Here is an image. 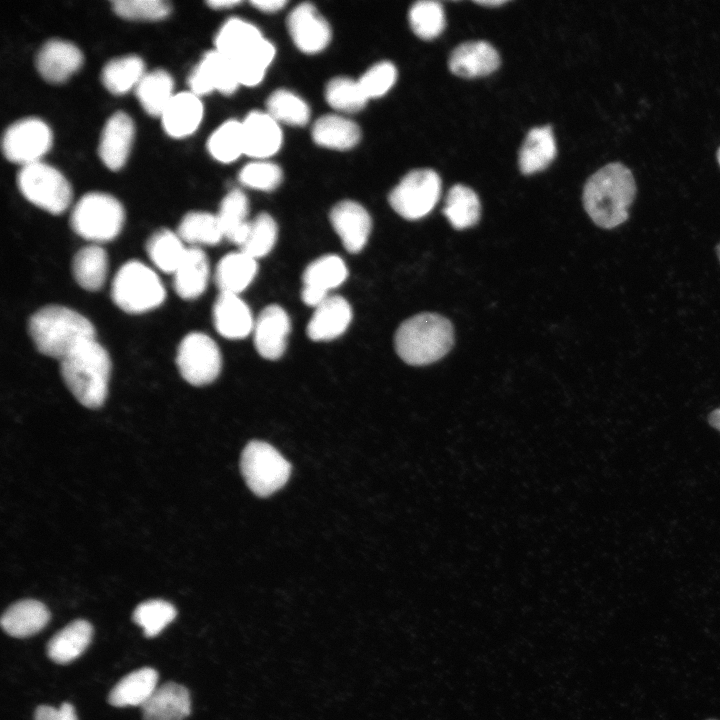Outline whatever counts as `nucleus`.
<instances>
[{
  "instance_id": "nucleus-1",
  "label": "nucleus",
  "mask_w": 720,
  "mask_h": 720,
  "mask_svg": "<svg viewBox=\"0 0 720 720\" xmlns=\"http://www.w3.org/2000/svg\"><path fill=\"white\" fill-rule=\"evenodd\" d=\"M636 194L631 171L622 163H609L586 181L583 205L592 221L604 229L624 223Z\"/></svg>"
},
{
  "instance_id": "nucleus-2",
  "label": "nucleus",
  "mask_w": 720,
  "mask_h": 720,
  "mask_svg": "<svg viewBox=\"0 0 720 720\" xmlns=\"http://www.w3.org/2000/svg\"><path fill=\"white\" fill-rule=\"evenodd\" d=\"M216 51L233 65L240 85L255 86L264 78L275 57V48L253 24L227 20L215 38Z\"/></svg>"
},
{
  "instance_id": "nucleus-3",
  "label": "nucleus",
  "mask_w": 720,
  "mask_h": 720,
  "mask_svg": "<svg viewBox=\"0 0 720 720\" xmlns=\"http://www.w3.org/2000/svg\"><path fill=\"white\" fill-rule=\"evenodd\" d=\"M28 332L41 354L59 360L81 344L95 339V329L88 318L59 305L36 311L29 319Z\"/></svg>"
},
{
  "instance_id": "nucleus-4",
  "label": "nucleus",
  "mask_w": 720,
  "mask_h": 720,
  "mask_svg": "<svg viewBox=\"0 0 720 720\" xmlns=\"http://www.w3.org/2000/svg\"><path fill=\"white\" fill-rule=\"evenodd\" d=\"M110 372V356L96 339L81 344L60 360L65 385L79 403L90 409L105 402Z\"/></svg>"
},
{
  "instance_id": "nucleus-5",
  "label": "nucleus",
  "mask_w": 720,
  "mask_h": 720,
  "mask_svg": "<svg viewBox=\"0 0 720 720\" xmlns=\"http://www.w3.org/2000/svg\"><path fill=\"white\" fill-rule=\"evenodd\" d=\"M394 343L397 354L407 364L428 365L451 350L454 343L453 326L439 314H417L399 326Z\"/></svg>"
},
{
  "instance_id": "nucleus-6",
  "label": "nucleus",
  "mask_w": 720,
  "mask_h": 720,
  "mask_svg": "<svg viewBox=\"0 0 720 720\" xmlns=\"http://www.w3.org/2000/svg\"><path fill=\"white\" fill-rule=\"evenodd\" d=\"M164 286L145 264L128 261L117 271L111 290L114 303L126 313H143L159 307L165 299Z\"/></svg>"
},
{
  "instance_id": "nucleus-7",
  "label": "nucleus",
  "mask_w": 720,
  "mask_h": 720,
  "mask_svg": "<svg viewBox=\"0 0 720 720\" xmlns=\"http://www.w3.org/2000/svg\"><path fill=\"white\" fill-rule=\"evenodd\" d=\"M125 213L121 203L106 193L92 192L75 204L70 224L76 234L93 242H106L120 233Z\"/></svg>"
},
{
  "instance_id": "nucleus-8",
  "label": "nucleus",
  "mask_w": 720,
  "mask_h": 720,
  "mask_svg": "<svg viewBox=\"0 0 720 720\" xmlns=\"http://www.w3.org/2000/svg\"><path fill=\"white\" fill-rule=\"evenodd\" d=\"M16 181L29 202L51 214L62 213L71 202L69 182L56 168L43 162L22 166Z\"/></svg>"
},
{
  "instance_id": "nucleus-9",
  "label": "nucleus",
  "mask_w": 720,
  "mask_h": 720,
  "mask_svg": "<svg viewBox=\"0 0 720 720\" xmlns=\"http://www.w3.org/2000/svg\"><path fill=\"white\" fill-rule=\"evenodd\" d=\"M240 464L248 487L261 497L279 490L291 473L290 463L274 447L261 441L246 445Z\"/></svg>"
},
{
  "instance_id": "nucleus-10",
  "label": "nucleus",
  "mask_w": 720,
  "mask_h": 720,
  "mask_svg": "<svg viewBox=\"0 0 720 720\" xmlns=\"http://www.w3.org/2000/svg\"><path fill=\"white\" fill-rule=\"evenodd\" d=\"M440 191L441 180L436 172L430 169L413 170L390 192L388 200L400 216L417 220L434 208Z\"/></svg>"
},
{
  "instance_id": "nucleus-11",
  "label": "nucleus",
  "mask_w": 720,
  "mask_h": 720,
  "mask_svg": "<svg viewBox=\"0 0 720 720\" xmlns=\"http://www.w3.org/2000/svg\"><path fill=\"white\" fill-rule=\"evenodd\" d=\"M176 363L183 379L191 385L203 386L218 377L222 359L211 337L201 332H192L181 340Z\"/></svg>"
},
{
  "instance_id": "nucleus-12",
  "label": "nucleus",
  "mask_w": 720,
  "mask_h": 720,
  "mask_svg": "<svg viewBox=\"0 0 720 720\" xmlns=\"http://www.w3.org/2000/svg\"><path fill=\"white\" fill-rule=\"evenodd\" d=\"M51 144L52 133L47 124L41 119L30 117L6 128L1 148L7 160L24 166L38 162Z\"/></svg>"
},
{
  "instance_id": "nucleus-13",
  "label": "nucleus",
  "mask_w": 720,
  "mask_h": 720,
  "mask_svg": "<svg viewBox=\"0 0 720 720\" xmlns=\"http://www.w3.org/2000/svg\"><path fill=\"white\" fill-rule=\"evenodd\" d=\"M287 27L296 47L306 54L321 52L331 40L328 22L310 2L300 3L291 10Z\"/></svg>"
},
{
  "instance_id": "nucleus-14",
  "label": "nucleus",
  "mask_w": 720,
  "mask_h": 720,
  "mask_svg": "<svg viewBox=\"0 0 720 720\" xmlns=\"http://www.w3.org/2000/svg\"><path fill=\"white\" fill-rule=\"evenodd\" d=\"M191 92L197 96L219 91L232 94L239 81L232 63L216 50L207 52L188 78Z\"/></svg>"
},
{
  "instance_id": "nucleus-15",
  "label": "nucleus",
  "mask_w": 720,
  "mask_h": 720,
  "mask_svg": "<svg viewBox=\"0 0 720 720\" xmlns=\"http://www.w3.org/2000/svg\"><path fill=\"white\" fill-rule=\"evenodd\" d=\"M348 275L345 262L337 255H325L310 263L303 273L302 300L316 307L328 292L341 285Z\"/></svg>"
},
{
  "instance_id": "nucleus-16",
  "label": "nucleus",
  "mask_w": 720,
  "mask_h": 720,
  "mask_svg": "<svg viewBox=\"0 0 720 720\" xmlns=\"http://www.w3.org/2000/svg\"><path fill=\"white\" fill-rule=\"evenodd\" d=\"M330 222L350 253L360 252L369 238L372 221L369 213L359 203L344 200L330 211Z\"/></svg>"
},
{
  "instance_id": "nucleus-17",
  "label": "nucleus",
  "mask_w": 720,
  "mask_h": 720,
  "mask_svg": "<svg viewBox=\"0 0 720 720\" xmlns=\"http://www.w3.org/2000/svg\"><path fill=\"white\" fill-rule=\"evenodd\" d=\"M244 154L264 160L276 154L282 145L279 123L267 112L252 111L241 122Z\"/></svg>"
},
{
  "instance_id": "nucleus-18",
  "label": "nucleus",
  "mask_w": 720,
  "mask_h": 720,
  "mask_svg": "<svg viewBox=\"0 0 720 720\" xmlns=\"http://www.w3.org/2000/svg\"><path fill=\"white\" fill-rule=\"evenodd\" d=\"M254 344L258 353L266 359L280 358L290 332V320L285 310L278 305L264 308L253 327Z\"/></svg>"
},
{
  "instance_id": "nucleus-19",
  "label": "nucleus",
  "mask_w": 720,
  "mask_h": 720,
  "mask_svg": "<svg viewBox=\"0 0 720 720\" xmlns=\"http://www.w3.org/2000/svg\"><path fill=\"white\" fill-rule=\"evenodd\" d=\"M83 61V55L74 44L52 39L45 42L36 56V68L48 82L61 83L76 72Z\"/></svg>"
},
{
  "instance_id": "nucleus-20",
  "label": "nucleus",
  "mask_w": 720,
  "mask_h": 720,
  "mask_svg": "<svg viewBox=\"0 0 720 720\" xmlns=\"http://www.w3.org/2000/svg\"><path fill=\"white\" fill-rule=\"evenodd\" d=\"M134 136L132 119L123 111H117L106 121L98 146L102 162L111 170L123 167L129 155Z\"/></svg>"
},
{
  "instance_id": "nucleus-21",
  "label": "nucleus",
  "mask_w": 720,
  "mask_h": 720,
  "mask_svg": "<svg viewBox=\"0 0 720 720\" xmlns=\"http://www.w3.org/2000/svg\"><path fill=\"white\" fill-rule=\"evenodd\" d=\"M349 303L341 296H328L315 307L307 325V335L314 341H329L345 332L351 322Z\"/></svg>"
},
{
  "instance_id": "nucleus-22",
  "label": "nucleus",
  "mask_w": 720,
  "mask_h": 720,
  "mask_svg": "<svg viewBox=\"0 0 720 720\" xmlns=\"http://www.w3.org/2000/svg\"><path fill=\"white\" fill-rule=\"evenodd\" d=\"M499 64L498 52L485 41L462 43L453 50L449 58L451 72L463 78L488 75L496 70Z\"/></svg>"
},
{
  "instance_id": "nucleus-23",
  "label": "nucleus",
  "mask_w": 720,
  "mask_h": 720,
  "mask_svg": "<svg viewBox=\"0 0 720 720\" xmlns=\"http://www.w3.org/2000/svg\"><path fill=\"white\" fill-rule=\"evenodd\" d=\"M202 117V102L199 96L191 91L174 94L161 115L164 130L174 138L192 134L201 123Z\"/></svg>"
},
{
  "instance_id": "nucleus-24",
  "label": "nucleus",
  "mask_w": 720,
  "mask_h": 720,
  "mask_svg": "<svg viewBox=\"0 0 720 720\" xmlns=\"http://www.w3.org/2000/svg\"><path fill=\"white\" fill-rule=\"evenodd\" d=\"M141 709L144 720H184L191 711L190 695L184 686L168 682L157 687Z\"/></svg>"
},
{
  "instance_id": "nucleus-25",
  "label": "nucleus",
  "mask_w": 720,
  "mask_h": 720,
  "mask_svg": "<svg viewBox=\"0 0 720 720\" xmlns=\"http://www.w3.org/2000/svg\"><path fill=\"white\" fill-rule=\"evenodd\" d=\"M216 330L228 339H242L254 327L250 309L238 295L220 293L213 307Z\"/></svg>"
},
{
  "instance_id": "nucleus-26",
  "label": "nucleus",
  "mask_w": 720,
  "mask_h": 720,
  "mask_svg": "<svg viewBox=\"0 0 720 720\" xmlns=\"http://www.w3.org/2000/svg\"><path fill=\"white\" fill-rule=\"evenodd\" d=\"M173 275V286L179 297L184 300L199 297L205 291L209 278V263L204 251L198 247L187 248Z\"/></svg>"
},
{
  "instance_id": "nucleus-27",
  "label": "nucleus",
  "mask_w": 720,
  "mask_h": 720,
  "mask_svg": "<svg viewBox=\"0 0 720 720\" xmlns=\"http://www.w3.org/2000/svg\"><path fill=\"white\" fill-rule=\"evenodd\" d=\"M46 606L34 599L12 604L2 615L1 626L10 636L25 638L40 632L49 622Z\"/></svg>"
},
{
  "instance_id": "nucleus-28",
  "label": "nucleus",
  "mask_w": 720,
  "mask_h": 720,
  "mask_svg": "<svg viewBox=\"0 0 720 720\" xmlns=\"http://www.w3.org/2000/svg\"><path fill=\"white\" fill-rule=\"evenodd\" d=\"M93 628L82 619L58 631L47 644V655L55 663L67 664L78 658L91 642Z\"/></svg>"
},
{
  "instance_id": "nucleus-29",
  "label": "nucleus",
  "mask_w": 720,
  "mask_h": 720,
  "mask_svg": "<svg viewBox=\"0 0 720 720\" xmlns=\"http://www.w3.org/2000/svg\"><path fill=\"white\" fill-rule=\"evenodd\" d=\"M158 673L150 667L135 670L111 689L108 701L115 707L142 706L157 688Z\"/></svg>"
},
{
  "instance_id": "nucleus-30",
  "label": "nucleus",
  "mask_w": 720,
  "mask_h": 720,
  "mask_svg": "<svg viewBox=\"0 0 720 720\" xmlns=\"http://www.w3.org/2000/svg\"><path fill=\"white\" fill-rule=\"evenodd\" d=\"M257 273L256 259L242 251L225 255L215 270V283L220 293L238 295L253 281Z\"/></svg>"
},
{
  "instance_id": "nucleus-31",
  "label": "nucleus",
  "mask_w": 720,
  "mask_h": 720,
  "mask_svg": "<svg viewBox=\"0 0 720 720\" xmlns=\"http://www.w3.org/2000/svg\"><path fill=\"white\" fill-rule=\"evenodd\" d=\"M312 138L319 146L333 150L353 148L361 138L359 126L339 115H324L316 120Z\"/></svg>"
},
{
  "instance_id": "nucleus-32",
  "label": "nucleus",
  "mask_w": 720,
  "mask_h": 720,
  "mask_svg": "<svg viewBox=\"0 0 720 720\" xmlns=\"http://www.w3.org/2000/svg\"><path fill=\"white\" fill-rule=\"evenodd\" d=\"M556 155V142L550 126L531 129L519 152V168L523 174L545 169Z\"/></svg>"
},
{
  "instance_id": "nucleus-33",
  "label": "nucleus",
  "mask_w": 720,
  "mask_h": 720,
  "mask_svg": "<svg viewBox=\"0 0 720 720\" xmlns=\"http://www.w3.org/2000/svg\"><path fill=\"white\" fill-rule=\"evenodd\" d=\"M108 257L106 251L95 244L81 248L72 260L75 281L88 291L99 290L107 276Z\"/></svg>"
},
{
  "instance_id": "nucleus-34",
  "label": "nucleus",
  "mask_w": 720,
  "mask_h": 720,
  "mask_svg": "<svg viewBox=\"0 0 720 720\" xmlns=\"http://www.w3.org/2000/svg\"><path fill=\"white\" fill-rule=\"evenodd\" d=\"M142 108L152 116H161L173 97V79L162 69L147 72L135 87Z\"/></svg>"
},
{
  "instance_id": "nucleus-35",
  "label": "nucleus",
  "mask_w": 720,
  "mask_h": 720,
  "mask_svg": "<svg viewBox=\"0 0 720 720\" xmlns=\"http://www.w3.org/2000/svg\"><path fill=\"white\" fill-rule=\"evenodd\" d=\"M248 199L239 189L229 191L220 204L217 215L224 237L240 246L249 228Z\"/></svg>"
},
{
  "instance_id": "nucleus-36",
  "label": "nucleus",
  "mask_w": 720,
  "mask_h": 720,
  "mask_svg": "<svg viewBox=\"0 0 720 720\" xmlns=\"http://www.w3.org/2000/svg\"><path fill=\"white\" fill-rule=\"evenodd\" d=\"M144 74L143 60L137 55H127L107 62L101 80L110 93L120 95L136 87Z\"/></svg>"
},
{
  "instance_id": "nucleus-37",
  "label": "nucleus",
  "mask_w": 720,
  "mask_h": 720,
  "mask_svg": "<svg viewBox=\"0 0 720 720\" xmlns=\"http://www.w3.org/2000/svg\"><path fill=\"white\" fill-rule=\"evenodd\" d=\"M443 214L457 230L474 226L480 217L478 196L466 186H453L447 194Z\"/></svg>"
},
{
  "instance_id": "nucleus-38",
  "label": "nucleus",
  "mask_w": 720,
  "mask_h": 720,
  "mask_svg": "<svg viewBox=\"0 0 720 720\" xmlns=\"http://www.w3.org/2000/svg\"><path fill=\"white\" fill-rule=\"evenodd\" d=\"M187 248L178 234L168 229L154 232L146 242V251L155 266L165 273H174Z\"/></svg>"
},
{
  "instance_id": "nucleus-39",
  "label": "nucleus",
  "mask_w": 720,
  "mask_h": 720,
  "mask_svg": "<svg viewBox=\"0 0 720 720\" xmlns=\"http://www.w3.org/2000/svg\"><path fill=\"white\" fill-rule=\"evenodd\" d=\"M178 236L189 244L216 245L224 237L217 215L193 211L179 223Z\"/></svg>"
},
{
  "instance_id": "nucleus-40",
  "label": "nucleus",
  "mask_w": 720,
  "mask_h": 720,
  "mask_svg": "<svg viewBox=\"0 0 720 720\" xmlns=\"http://www.w3.org/2000/svg\"><path fill=\"white\" fill-rule=\"evenodd\" d=\"M267 113L278 123L282 122L292 126H303L310 118V109L307 103L295 93L278 89L267 99Z\"/></svg>"
},
{
  "instance_id": "nucleus-41",
  "label": "nucleus",
  "mask_w": 720,
  "mask_h": 720,
  "mask_svg": "<svg viewBox=\"0 0 720 720\" xmlns=\"http://www.w3.org/2000/svg\"><path fill=\"white\" fill-rule=\"evenodd\" d=\"M207 147L212 157L222 163H231L244 154L241 122L228 120L210 136Z\"/></svg>"
},
{
  "instance_id": "nucleus-42",
  "label": "nucleus",
  "mask_w": 720,
  "mask_h": 720,
  "mask_svg": "<svg viewBox=\"0 0 720 720\" xmlns=\"http://www.w3.org/2000/svg\"><path fill=\"white\" fill-rule=\"evenodd\" d=\"M325 99L333 109L348 113L362 110L368 101L358 80L344 76L335 77L327 83Z\"/></svg>"
},
{
  "instance_id": "nucleus-43",
  "label": "nucleus",
  "mask_w": 720,
  "mask_h": 720,
  "mask_svg": "<svg viewBox=\"0 0 720 720\" xmlns=\"http://www.w3.org/2000/svg\"><path fill=\"white\" fill-rule=\"evenodd\" d=\"M277 239V225L268 213L262 212L250 221L248 232L240 244V251L254 259L267 255Z\"/></svg>"
},
{
  "instance_id": "nucleus-44",
  "label": "nucleus",
  "mask_w": 720,
  "mask_h": 720,
  "mask_svg": "<svg viewBox=\"0 0 720 720\" xmlns=\"http://www.w3.org/2000/svg\"><path fill=\"white\" fill-rule=\"evenodd\" d=\"M409 23L413 32L421 39L430 40L441 34L445 27V16L437 1H418L409 10Z\"/></svg>"
},
{
  "instance_id": "nucleus-45",
  "label": "nucleus",
  "mask_w": 720,
  "mask_h": 720,
  "mask_svg": "<svg viewBox=\"0 0 720 720\" xmlns=\"http://www.w3.org/2000/svg\"><path fill=\"white\" fill-rule=\"evenodd\" d=\"M175 607L164 600H148L133 612V621L143 629L146 637L157 636L176 617Z\"/></svg>"
},
{
  "instance_id": "nucleus-46",
  "label": "nucleus",
  "mask_w": 720,
  "mask_h": 720,
  "mask_svg": "<svg viewBox=\"0 0 720 720\" xmlns=\"http://www.w3.org/2000/svg\"><path fill=\"white\" fill-rule=\"evenodd\" d=\"M238 178L243 185L252 189L272 191L281 184L283 174L278 165L258 160L245 165Z\"/></svg>"
},
{
  "instance_id": "nucleus-47",
  "label": "nucleus",
  "mask_w": 720,
  "mask_h": 720,
  "mask_svg": "<svg viewBox=\"0 0 720 720\" xmlns=\"http://www.w3.org/2000/svg\"><path fill=\"white\" fill-rule=\"evenodd\" d=\"M112 6L118 16L129 20H159L171 10L164 0H116Z\"/></svg>"
},
{
  "instance_id": "nucleus-48",
  "label": "nucleus",
  "mask_w": 720,
  "mask_h": 720,
  "mask_svg": "<svg viewBox=\"0 0 720 720\" xmlns=\"http://www.w3.org/2000/svg\"><path fill=\"white\" fill-rule=\"evenodd\" d=\"M397 70L393 63L382 61L370 67L358 80L369 99L385 95L395 84Z\"/></svg>"
},
{
  "instance_id": "nucleus-49",
  "label": "nucleus",
  "mask_w": 720,
  "mask_h": 720,
  "mask_svg": "<svg viewBox=\"0 0 720 720\" xmlns=\"http://www.w3.org/2000/svg\"><path fill=\"white\" fill-rule=\"evenodd\" d=\"M35 720H77L73 705L63 703L59 708L41 705L34 714Z\"/></svg>"
},
{
  "instance_id": "nucleus-50",
  "label": "nucleus",
  "mask_w": 720,
  "mask_h": 720,
  "mask_svg": "<svg viewBox=\"0 0 720 720\" xmlns=\"http://www.w3.org/2000/svg\"><path fill=\"white\" fill-rule=\"evenodd\" d=\"M251 4L262 12L274 13L281 10L287 2L284 0H254Z\"/></svg>"
},
{
  "instance_id": "nucleus-51",
  "label": "nucleus",
  "mask_w": 720,
  "mask_h": 720,
  "mask_svg": "<svg viewBox=\"0 0 720 720\" xmlns=\"http://www.w3.org/2000/svg\"><path fill=\"white\" fill-rule=\"evenodd\" d=\"M241 1L238 0H210L207 1V5L214 9L231 8L239 5Z\"/></svg>"
},
{
  "instance_id": "nucleus-52",
  "label": "nucleus",
  "mask_w": 720,
  "mask_h": 720,
  "mask_svg": "<svg viewBox=\"0 0 720 720\" xmlns=\"http://www.w3.org/2000/svg\"><path fill=\"white\" fill-rule=\"evenodd\" d=\"M709 423L715 429L720 431V408L715 409L714 411H712V413H710Z\"/></svg>"
},
{
  "instance_id": "nucleus-53",
  "label": "nucleus",
  "mask_w": 720,
  "mask_h": 720,
  "mask_svg": "<svg viewBox=\"0 0 720 720\" xmlns=\"http://www.w3.org/2000/svg\"><path fill=\"white\" fill-rule=\"evenodd\" d=\"M477 4L483 5V6H500L506 3V1L501 0H488V1H476Z\"/></svg>"
},
{
  "instance_id": "nucleus-54",
  "label": "nucleus",
  "mask_w": 720,
  "mask_h": 720,
  "mask_svg": "<svg viewBox=\"0 0 720 720\" xmlns=\"http://www.w3.org/2000/svg\"><path fill=\"white\" fill-rule=\"evenodd\" d=\"M716 251H717L718 258L720 260V243L718 244Z\"/></svg>"
},
{
  "instance_id": "nucleus-55",
  "label": "nucleus",
  "mask_w": 720,
  "mask_h": 720,
  "mask_svg": "<svg viewBox=\"0 0 720 720\" xmlns=\"http://www.w3.org/2000/svg\"><path fill=\"white\" fill-rule=\"evenodd\" d=\"M717 160H718V163H719V165H720V147H719V149H718V151H717Z\"/></svg>"
},
{
  "instance_id": "nucleus-56",
  "label": "nucleus",
  "mask_w": 720,
  "mask_h": 720,
  "mask_svg": "<svg viewBox=\"0 0 720 720\" xmlns=\"http://www.w3.org/2000/svg\"><path fill=\"white\" fill-rule=\"evenodd\" d=\"M708 720H715V719H708Z\"/></svg>"
}]
</instances>
